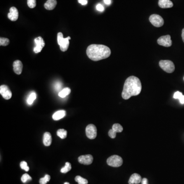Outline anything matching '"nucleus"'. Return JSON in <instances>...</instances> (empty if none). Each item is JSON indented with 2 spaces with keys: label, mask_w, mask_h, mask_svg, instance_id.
<instances>
[{
  "label": "nucleus",
  "mask_w": 184,
  "mask_h": 184,
  "mask_svg": "<svg viewBox=\"0 0 184 184\" xmlns=\"http://www.w3.org/2000/svg\"><path fill=\"white\" fill-rule=\"evenodd\" d=\"M72 167L71 164L69 162L66 163V165L64 167H63L61 170V172L63 174H66L67 172H69L71 169Z\"/></svg>",
  "instance_id": "4be33fe9"
},
{
  "label": "nucleus",
  "mask_w": 184,
  "mask_h": 184,
  "mask_svg": "<svg viewBox=\"0 0 184 184\" xmlns=\"http://www.w3.org/2000/svg\"><path fill=\"white\" fill-rule=\"evenodd\" d=\"M57 5L56 0H48L44 5V7L47 10H51L55 8Z\"/></svg>",
  "instance_id": "f3484780"
},
{
  "label": "nucleus",
  "mask_w": 184,
  "mask_h": 184,
  "mask_svg": "<svg viewBox=\"0 0 184 184\" xmlns=\"http://www.w3.org/2000/svg\"><path fill=\"white\" fill-rule=\"evenodd\" d=\"M78 1L82 5H86L88 4V0H78Z\"/></svg>",
  "instance_id": "72a5a7b5"
},
{
  "label": "nucleus",
  "mask_w": 184,
  "mask_h": 184,
  "mask_svg": "<svg viewBox=\"0 0 184 184\" xmlns=\"http://www.w3.org/2000/svg\"><path fill=\"white\" fill-rule=\"evenodd\" d=\"M142 181V178L139 174H134L130 177L129 180V184H138Z\"/></svg>",
  "instance_id": "4468645a"
},
{
  "label": "nucleus",
  "mask_w": 184,
  "mask_h": 184,
  "mask_svg": "<svg viewBox=\"0 0 184 184\" xmlns=\"http://www.w3.org/2000/svg\"><path fill=\"white\" fill-rule=\"evenodd\" d=\"M43 143L46 146H49L52 143V136L50 133L46 132L43 137Z\"/></svg>",
  "instance_id": "dca6fc26"
},
{
  "label": "nucleus",
  "mask_w": 184,
  "mask_h": 184,
  "mask_svg": "<svg viewBox=\"0 0 184 184\" xmlns=\"http://www.w3.org/2000/svg\"><path fill=\"white\" fill-rule=\"evenodd\" d=\"M104 2L106 5H110L111 3V0H104Z\"/></svg>",
  "instance_id": "e433bc0d"
},
{
  "label": "nucleus",
  "mask_w": 184,
  "mask_h": 184,
  "mask_svg": "<svg viewBox=\"0 0 184 184\" xmlns=\"http://www.w3.org/2000/svg\"><path fill=\"white\" fill-rule=\"evenodd\" d=\"M179 100H180V102L181 104H184V96H182L179 99Z\"/></svg>",
  "instance_id": "c9c22d12"
},
{
  "label": "nucleus",
  "mask_w": 184,
  "mask_h": 184,
  "mask_svg": "<svg viewBox=\"0 0 184 184\" xmlns=\"http://www.w3.org/2000/svg\"><path fill=\"white\" fill-rule=\"evenodd\" d=\"M159 5L162 8H171L174 4L170 0H159Z\"/></svg>",
  "instance_id": "2eb2a0df"
},
{
  "label": "nucleus",
  "mask_w": 184,
  "mask_h": 184,
  "mask_svg": "<svg viewBox=\"0 0 184 184\" xmlns=\"http://www.w3.org/2000/svg\"><path fill=\"white\" fill-rule=\"evenodd\" d=\"M157 42L159 45L164 47H169L172 45V41L171 40V37L169 35L160 37L157 40Z\"/></svg>",
  "instance_id": "6e6552de"
},
{
  "label": "nucleus",
  "mask_w": 184,
  "mask_h": 184,
  "mask_svg": "<svg viewBox=\"0 0 184 184\" xmlns=\"http://www.w3.org/2000/svg\"><path fill=\"white\" fill-rule=\"evenodd\" d=\"M32 178L30 176L27 174H23V176L21 178V180L22 181V182L24 183L27 182V181H30L31 180Z\"/></svg>",
  "instance_id": "bb28decb"
},
{
  "label": "nucleus",
  "mask_w": 184,
  "mask_h": 184,
  "mask_svg": "<svg viewBox=\"0 0 184 184\" xmlns=\"http://www.w3.org/2000/svg\"><path fill=\"white\" fill-rule=\"evenodd\" d=\"M66 112L65 111L61 110V111H58L54 113L53 115L52 118L53 119V120L57 121V120H60L61 118H64L66 116Z\"/></svg>",
  "instance_id": "a211bd4d"
},
{
  "label": "nucleus",
  "mask_w": 184,
  "mask_h": 184,
  "mask_svg": "<svg viewBox=\"0 0 184 184\" xmlns=\"http://www.w3.org/2000/svg\"></svg>",
  "instance_id": "ea45409f"
},
{
  "label": "nucleus",
  "mask_w": 184,
  "mask_h": 184,
  "mask_svg": "<svg viewBox=\"0 0 184 184\" xmlns=\"http://www.w3.org/2000/svg\"><path fill=\"white\" fill-rule=\"evenodd\" d=\"M159 66L164 71L167 73H172L175 70V66L174 63L171 61L168 60L160 61L159 62Z\"/></svg>",
  "instance_id": "20e7f679"
},
{
  "label": "nucleus",
  "mask_w": 184,
  "mask_h": 184,
  "mask_svg": "<svg viewBox=\"0 0 184 184\" xmlns=\"http://www.w3.org/2000/svg\"><path fill=\"white\" fill-rule=\"evenodd\" d=\"M57 135L61 139H65L67 136V132L64 129H59L57 131Z\"/></svg>",
  "instance_id": "aec40b11"
},
{
  "label": "nucleus",
  "mask_w": 184,
  "mask_h": 184,
  "mask_svg": "<svg viewBox=\"0 0 184 184\" xmlns=\"http://www.w3.org/2000/svg\"><path fill=\"white\" fill-rule=\"evenodd\" d=\"M70 93H71V89L69 88H66L63 89V90L61 91V92H59L58 96L61 98L66 97L67 96L70 94Z\"/></svg>",
  "instance_id": "6ab92c4d"
},
{
  "label": "nucleus",
  "mask_w": 184,
  "mask_h": 184,
  "mask_svg": "<svg viewBox=\"0 0 184 184\" xmlns=\"http://www.w3.org/2000/svg\"><path fill=\"white\" fill-rule=\"evenodd\" d=\"M9 19L11 21H16L19 17V12L15 7H11L9 13L8 14Z\"/></svg>",
  "instance_id": "f8f14e48"
},
{
  "label": "nucleus",
  "mask_w": 184,
  "mask_h": 184,
  "mask_svg": "<svg viewBox=\"0 0 184 184\" xmlns=\"http://www.w3.org/2000/svg\"><path fill=\"white\" fill-rule=\"evenodd\" d=\"M111 51L108 47L103 45L92 44L87 48V56L93 61H99L108 58Z\"/></svg>",
  "instance_id": "f03ea898"
},
{
  "label": "nucleus",
  "mask_w": 184,
  "mask_h": 184,
  "mask_svg": "<svg viewBox=\"0 0 184 184\" xmlns=\"http://www.w3.org/2000/svg\"><path fill=\"white\" fill-rule=\"evenodd\" d=\"M117 132H115L114 130H113V129H110L108 132V135L109 137L111 138L112 139H114L116 137Z\"/></svg>",
  "instance_id": "c756f323"
},
{
  "label": "nucleus",
  "mask_w": 184,
  "mask_h": 184,
  "mask_svg": "<svg viewBox=\"0 0 184 184\" xmlns=\"http://www.w3.org/2000/svg\"><path fill=\"white\" fill-rule=\"evenodd\" d=\"M71 37H68L67 38H64L63 33L59 32L58 34V45L60 46L61 51L65 52L68 50L69 46V40Z\"/></svg>",
  "instance_id": "7ed1b4c3"
},
{
  "label": "nucleus",
  "mask_w": 184,
  "mask_h": 184,
  "mask_svg": "<svg viewBox=\"0 0 184 184\" xmlns=\"http://www.w3.org/2000/svg\"><path fill=\"white\" fill-rule=\"evenodd\" d=\"M75 180L76 182L78 183V184H88V181L86 179H84L80 176H76L75 178Z\"/></svg>",
  "instance_id": "412c9836"
},
{
  "label": "nucleus",
  "mask_w": 184,
  "mask_h": 184,
  "mask_svg": "<svg viewBox=\"0 0 184 184\" xmlns=\"http://www.w3.org/2000/svg\"><path fill=\"white\" fill-rule=\"evenodd\" d=\"M78 162L84 165H90L93 161V157L92 155H87L81 156L78 159Z\"/></svg>",
  "instance_id": "9b49d317"
},
{
  "label": "nucleus",
  "mask_w": 184,
  "mask_h": 184,
  "mask_svg": "<svg viewBox=\"0 0 184 184\" xmlns=\"http://www.w3.org/2000/svg\"><path fill=\"white\" fill-rule=\"evenodd\" d=\"M150 22L156 27H160L164 25V21L161 16L158 14H152L150 17Z\"/></svg>",
  "instance_id": "0eeeda50"
},
{
  "label": "nucleus",
  "mask_w": 184,
  "mask_h": 184,
  "mask_svg": "<svg viewBox=\"0 0 184 184\" xmlns=\"http://www.w3.org/2000/svg\"><path fill=\"white\" fill-rule=\"evenodd\" d=\"M27 4L29 8H33L36 6V0H27Z\"/></svg>",
  "instance_id": "cd10ccee"
},
{
  "label": "nucleus",
  "mask_w": 184,
  "mask_h": 184,
  "mask_svg": "<svg viewBox=\"0 0 184 184\" xmlns=\"http://www.w3.org/2000/svg\"><path fill=\"white\" fill-rule=\"evenodd\" d=\"M50 180V176L49 175H46L45 177L41 178L40 180V184H46L47 182H48Z\"/></svg>",
  "instance_id": "a878e982"
},
{
  "label": "nucleus",
  "mask_w": 184,
  "mask_h": 184,
  "mask_svg": "<svg viewBox=\"0 0 184 184\" xmlns=\"http://www.w3.org/2000/svg\"><path fill=\"white\" fill-rule=\"evenodd\" d=\"M182 37L184 43V28L183 29L182 33Z\"/></svg>",
  "instance_id": "4c0bfd02"
},
{
  "label": "nucleus",
  "mask_w": 184,
  "mask_h": 184,
  "mask_svg": "<svg viewBox=\"0 0 184 184\" xmlns=\"http://www.w3.org/2000/svg\"><path fill=\"white\" fill-rule=\"evenodd\" d=\"M112 129L116 132H121L123 131V127L120 124L118 123L114 124L113 125Z\"/></svg>",
  "instance_id": "5701e85b"
},
{
  "label": "nucleus",
  "mask_w": 184,
  "mask_h": 184,
  "mask_svg": "<svg viewBox=\"0 0 184 184\" xmlns=\"http://www.w3.org/2000/svg\"><path fill=\"white\" fill-rule=\"evenodd\" d=\"M34 42L36 43V46L34 48V52L35 53H38L41 52L42 49L45 46V43L42 37H37L35 38Z\"/></svg>",
  "instance_id": "1a4fd4ad"
},
{
  "label": "nucleus",
  "mask_w": 184,
  "mask_h": 184,
  "mask_svg": "<svg viewBox=\"0 0 184 184\" xmlns=\"http://www.w3.org/2000/svg\"><path fill=\"white\" fill-rule=\"evenodd\" d=\"M183 95L182 93L181 92L177 91L176 92L174 95V99H179L181 97V96Z\"/></svg>",
  "instance_id": "7c9ffc66"
},
{
  "label": "nucleus",
  "mask_w": 184,
  "mask_h": 184,
  "mask_svg": "<svg viewBox=\"0 0 184 184\" xmlns=\"http://www.w3.org/2000/svg\"><path fill=\"white\" fill-rule=\"evenodd\" d=\"M0 93L6 100H9L12 97V93L7 85H2L0 87Z\"/></svg>",
  "instance_id": "9d476101"
},
{
  "label": "nucleus",
  "mask_w": 184,
  "mask_h": 184,
  "mask_svg": "<svg viewBox=\"0 0 184 184\" xmlns=\"http://www.w3.org/2000/svg\"><path fill=\"white\" fill-rule=\"evenodd\" d=\"M142 85L139 78L137 77L130 76L127 78L124 85L122 97L127 100L132 96H137L141 93Z\"/></svg>",
  "instance_id": "f257e3e1"
},
{
  "label": "nucleus",
  "mask_w": 184,
  "mask_h": 184,
  "mask_svg": "<svg viewBox=\"0 0 184 184\" xmlns=\"http://www.w3.org/2000/svg\"><path fill=\"white\" fill-rule=\"evenodd\" d=\"M20 166L21 168L25 170L26 171H28L29 170V167H28L27 163L25 161H22L20 163Z\"/></svg>",
  "instance_id": "c85d7f7f"
},
{
  "label": "nucleus",
  "mask_w": 184,
  "mask_h": 184,
  "mask_svg": "<svg viewBox=\"0 0 184 184\" xmlns=\"http://www.w3.org/2000/svg\"><path fill=\"white\" fill-rule=\"evenodd\" d=\"M36 94L35 93H32L30 95L28 99H27V103L29 104H32L33 103V101L36 99Z\"/></svg>",
  "instance_id": "b1692460"
},
{
  "label": "nucleus",
  "mask_w": 184,
  "mask_h": 184,
  "mask_svg": "<svg viewBox=\"0 0 184 184\" xmlns=\"http://www.w3.org/2000/svg\"><path fill=\"white\" fill-rule=\"evenodd\" d=\"M107 164L111 167H119L122 165L123 160L119 156L113 155L108 159Z\"/></svg>",
  "instance_id": "39448f33"
},
{
  "label": "nucleus",
  "mask_w": 184,
  "mask_h": 184,
  "mask_svg": "<svg viewBox=\"0 0 184 184\" xmlns=\"http://www.w3.org/2000/svg\"><path fill=\"white\" fill-rule=\"evenodd\" d=\"M141 183H142V184H148L147 179H146V178L143 179L142 180V181H141Z\"/></svg>",
  "instance_id": "f704fd0d"
},
{
  "label": "nucleus",
  "mask_w": 184,
  "mask_h": 184,
  "mask_svg": "<svg viewBox=\"0 0 184 184\" xmlns=\"http://www.w3.org/2000/svg\"><path fill=\"white\" fill-rule=\"evenodd\" d=\"M13 67L14 73L17 75H20L22 72L23 68V64L21 62V61L19 60L14 61L13 64Z\"/></svg>",
  "instance_id": "ddd939ff"
},
{
  "label": "nucleus",
  "mask_w": 184,
  "mask_h": 184,
  "mask_svg": "<svg viewBox=\"0 0 184 184\" xmlns=\"http://www.w3.org/2000/svg\"><path fill=\"white\" fill-rule=\"evenodd\" d=\"M61 87H62V84L60 82H57L55 84V88L56 90L58 91L61 89Z\"/></svg>",
  "instance_id": "473e14b6"
},
{
  "label": "nucleus",
  "mask_w": 184,
  "mask_h": 184,
  "mask_svg": "<svg viewBox=\"0 0 184 184\" xmlns=\"http://www.w3.org/2000/svg\"><path fill=\"white\" fill-rule=\"evenodd\" d=\"M64 184H69V183L66 182V183H64Z\"/></svg>",
  "instance_id": "58836bf2"
},
{
  "label": "nucleus",
  "mask_w": 184,
  "mask_h": 184,
  "mask_svg": "<svg viewBox=\"0 0 184 184\" xmlns=\"http://www.w3.org/2000/svg\"><path fill=\"white\" fill-rule=\"evenodd\" d=\"M85 133L87 137L90 139H95L97 137V128L94 124H89L85 129Z\"/></svg>",
  "instance_id": "423d86ee"
},
{
  "label": "nucleus",
  "mask_w": 184,
  "mask_h": 184,
  "mask_svg": "<svg viewBox=\"0 0 184 184\" xmlns=\"http://www.w3.org/2000/svg\"><path fill=\"white\" fill-rule=\"evenodd\" d=\"M96 9L98 11L100 12H102L104 10V7L100 4H98L96 6Z\"/></svg>",
  "instance_id": "2f4dec72"
},
{
  "label": "nucleus",
  "mask_w": 184,
  "mask_h": 184,
  "mask_svg": "<svg viewBox=\"0 0 184 184\" xmlns=\"http://www.w3.org/2000/svg\"><path fill=\"white\" fill-rule=\"evenodd\" d=\"M10 43L9 40L7 38H4V37H1L0 38V45L2 46H6L9 45Z\"/></svg>",
  "instance_id": "393cba45"
}]
</instances>
